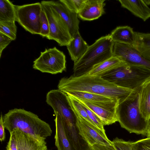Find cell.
Listing matches in <instances>:
<instances>
[{"label": "cell", "mask_w": 150, "mask_h": 150, "mask_svg": "<svg viewBox=\"0 0 150 150\" xmlns=\"http://www.w3.org/2000/svg\"><path fill=\"white\" fill-rule=\"evenodd\" d=\"M58 89L65 93L71 91L88 92L122 100L135 90L118 86L102 78L85 74L80 76L64 77L59 81Z\"/></svg>", "instance_id": "1"}, {"label": "cell", "mask_w": 150, "mask_h": 150, "mask_svg": "<svg viewBox=\"0 0 150 150\" xmlns=\"http://www.w3.org/2000/svg\"><path fill=\"white\" fill-rule=\"evenodd\" d=\"M4 125L11 133L18 129L35 138L45 140L51 136L52 131L49 124L40 119L34 113L23 109L9 110L3 116Z\"/></svg>", "instance_id": "2"}, {"label": "cell", "mask_w": 150, "mask_h": 150, "mask_svg": "<svg viewBox=\"0 0 150 150\" xmlns=\"http://www.w3.org/2000/svg\"><path fill=\"white\" fill-rule=\"evenodd\" d=\"M140 87L125 99L120 101L117 108L118 122L122 127L130 133L146 135L148 120L142 116L139 110Z\"/></svg>", "instance_id": "3"}, {"label": "cell", "mask_w": 150, "mask_h": 150, "mask_svg": "<svg viewBox=\"0 0 150 150\" xmlns=\"http://www.w3.org/2000/svg\"><path fill=\"white\" fill-rule=\"evenodd\" d=\"M114 42L110 35L103 36L89 46L82 57L73 67L74 77L87 74L94 66L112 57Z\"/></svg>", "instance_id": "4"}, {"label": "cell", "mask_w": 150, "mask_h": 150, "mask_svg": "<svg viewBox=\"0 0 150 150\" xmlns=\"http://www.w3.org/2000/svg\"><path fill=\"white\" fill-rule=\"evenodd\" d=\"M100 76L119 86L134 90L140 87L150 78V68L127 63Z\"/></svg>", "instance_id": "5"}, {"label": "cell", "mask_w": 150, "mask_h": 150, "mask_svg": "<svg viewBox=\"0 0 150 150\" xmlns=\"http://www.w3.org/2000/svg\"><path fill=\"white\" fill-rule=\"evenodd\" d=\"M41 3L49 23V34L46 38L55 40L61 46H67L72 39L67 25L47 1H43Z\"/></svg>", "instance_id": "6"}, {"label": "cell", "mask_w": 150, "mask_h": 150, "mask_svg": "<svg viewBox=\"0 0 150 150\" xmlns=\"http://www.w3.org/2000/svg\"><path fill=\"white\" fill-rule=\"evenodd\" d=\"M33 68L52 74L61 73L66 70L65 56L56 47L46 49L34 61Z\"/></svg>", "instance_id": "7"}, {"label": "cell", "mask_w": 150, "mask_h": 150, "mask_svg": "<svg viewBox=\"0 0 150 150\" xmlns=\"http://www.w3.org/2000/svg\"><path fill=\"white\" fill-rule=\"evenodd\" d=\"M16 21L26 31L32 34L39 35L41 29V3L15 5Z\"/></svg>", "instance_id": "8"}, {"label": "cell", "mask_w": 150, "mask_h": 150, "mask_svg": "<svg viewBox=\"0 0 150 150\" xmlns=\"http://www.w3.org/2000/svg\"><path fill=\"white\" fill-rule=\"evenodd\" d=\"M46 102L65 123L76 122V117L72 109L67 94L58 89L52 90L48 92Z\"/></svg>", "instance_id": "9"}, {"label": "cell", "mask_w": 150, "mask_h": 150, "mask_svg": "<svg viewBox=\"0 0 150 150\" xmlns=\"http://www.w3.org/2000/svg\"><path fill=\"white\" fill-rule=\"evenodd\" d=\"M76 98L96 114L102 121L104 125H111L118 122L116 111L119 100L108 102L93 103Z\"/></svg>", "instance_id": "10"}, {"label": "cell", "mask_w": 150, "mask_h": 150, "mask_svg": "<svg viewBox=\"0 0 150 150\" xmlns=\"http://www.w3.org/2000/svg\"><path fill=\"white\" fill-rule=\"evenodd\" d=\"M112 56L129 64L142 65L150 68V62L134 48L127 44L114 42Z\"/></svg>", "instance_id": "11"}, {"label": "cell", "mask_w": 150, "mask_h": 150, "mask_svg": "<svg viewBox=\"0 0 150 150\" xmlns=\"http://www.w3.org/2000/svg\"><path fill=\"white\" fill-rule=\"evenodd\" d=\"M76 117V124L80 135L89 146L98 144L104 146L112 145V142L106 135L102 134L93 129L84 123L73 110Z\"/></svg>", "instance_id": "12"}, {"label": "cell", "mask_w": 150, "mask_h": 150, "mask_svg": "<svg viewBox=\"0 0 150 150\" xmlns=\"http://www.w3.org/2000/svg\"><path fill=\"white\" fill-rule=\"evenodd\" d=\"M47 1L66 23L72 37L79 31V21L78 14L69 9L61 0Z\"/></svg>", "instance_id": "13"}, {"label": "cell", "mask_w": 150, "mask_h": 150, "mask_svg": "<svg viewBox=\"0 0 150 150\" xmlns=\"http://www.w3.org/2000/svg\"><path fill=\"white\" fill-rule=\"evenodd\" d=\"M14 130L18 150H47L45 140L37 139L20 129Z\"/></svg>", "instance_id": "14"}, {"label": "cell", "mask_w": 150, "mask_h": 150, "mask_svg": "<svg viewBox=\"0 0 150 150\" xmlns=\"http://www.w3.org/2000/svg\"><path fill=\"white\" fill-rule=\"evenodd\" d=\"M105 0H87L78 13V17L84 21L96 19L105 13Z\"/></svg>", "instance_id": "15"}, {"label": "cell", "mask_w": 150, "mask_h": 150, "mask_svg": "<svg viewBox=\"0 0 150 150\" xmlns=\"http://www.w3.org/2000/svg\"><path fill=\"white\" fill-rule=\"evenodd\" d=\"M55 144L57 150H76L69 139L60 116L55 114Z\"/></svg>", "instance_id": "16"}, {"label": "cell", "mask_w": 150, "mask_h": 150, "mask_svg": "<svg viewBox=\"0 0 150 150\" xmlns=\"http://www.w3.org/2000/svg\"><path fill=\"white\" fill-rule=\"evenodd\" d=\"M121 6L146 21L150 18V8L144 0H119Z\"/></svg>", "instance_id": "17"}, {"label": "cell", "mask_w": 150, "mask_h": 150, "mask_svg": "<svg viewBox=\"0 0 150 150\" xmlns=\"http://www.w3.org/2000/svg\"><path fill=\"white\" fill-rule=\"evenodd\" d=\"M89 46L82 38L79 31L73 35L72 40L67 47L74 63L77 62L82 57Z\"/></svg>", "instance_id": "18"}, {"label": "cell", "mask_w": 150, "mask_h": 150, "mask_svg": "<svg viewBox=\"0 0 150 150\" xmlns=\"http://www.w3.org/2000/svg\"><path fill=\"white\" fill-rule=\"evenodd\" d=\"M110 35L114 42L126 44L132 46L135 41V32L132 28L128 25L118 26Z\"/></svg>", "instance_id": "19"}, {"label": "cell", "mask_w": 150, "mask_h": 150, "mask_svg": "<svg viewBox=\"0 0 150 150\" xmlns=\"http://www.w3.org/2000/svg\"><path fill=\"white\" fill-rule=\"evenodd\" d=\"M139 104V110L142 116L148 120L150 117V78L140 87Z\"/></svg>", "instance_id": "20"}, {"label": "cell", "mask_w": 150, "mask_h": 150, "mask_svg": "<svg viewBox=\"0 0 150 150\" xmlns=\"http://www.w3.org/2000/svg\"><path fill=\"white\" fill-rule=\"evenodd\" d=\"M127 63L117 57L112 56L94 66L86 74L100 76L105 72Z\"/></svg>", "instance_id": "21"}, {"label": "cell", "mask_w": 150, "mask_h": 150, "mask_svg": "<svg viewBox=\"0 0 150 150\" xmlns=\"http://www.w3.org/2000/svg\"><path fill=\"white\" fill-rule=\"evenodd\" d=\"M135 40L132 46L150 62V33L135 32Z\"/></svg>", "instance_id": "22"}, {"label": "cell", "mask_w": 150, "mask_h": 150, "mask_svg": "<svg viewBox=\"0 0 150 150\" xmlns=\"http://www.w3.org/2000/svg\"><path fill=\"white\" fill-rule=\"evenodd\" d=\"M67 95L68 99L72 109L76 113L82 121L97 132L104 135H106L105 133L103 132L98 128L90 118L80 103L74 97L70 95Z\"/></svg>", "instance_id": "23"}, {"label": "cell", "mask_w": 150, "mask_h": 150, "mask_svg": "<svg viewBox=\"0 0 150 150\" xmlns=\"http://www.w3.org/2000/svg\"><path fill=\"white\" fill-rule=\"evenodd\" d=\"M65 93L75 98L93 103L110 102L118 99H114L103 95L84 91H71Z\"/></svg>", "instance_id": "24"}, {"label": "cell", "mask_w": 150, "mask_h": 150, "mask_svg": "<svg viewBox=\"0 0 150 150\" xmlns=\"http://www.w3.org/2000/svg\"><path fill=\"white\" fill-rule=\"evenodd\" d=\"M15 5L8 0H0V21H16Z\"/></svg>", "instance_id": "25"}, {"label": "cell", "mask_w": 150, "mask_h": 150, "mask_svg": "<svg viewBox=\"0 0 150 150\" xmlns=\"http://www.w3.org/2000/svg\"><path fill=\"white\" fill-rule=\"evenodd\" d=\"M0 32L4 34L13 40L16 38L17 26L15 22L0 21Z\"/></svg>", "instance_id": "26"}, {"label": "cell", "mask_w": 150, "mask_h": 150, "mask_svg": "<svg viewBox=\"0 0 150 150\" xmlns=\"http://www.w3.org/2000/svg\"><path fill=\"white\" fill-rule=\"evenodd\" d=\"M70 10L78 14L87 0H61Z\"/></svg>", "instance_id": "27"}, {"label": "cell", "mask_w": 150, "mask_h": 150, "mask_svg": "<svg viewBox=\"0 0 150 150\" xmlns=\"http://www.w3.org/2000/svg\"><path fill=\"white\" fill-rule=\"evenodd\" d=\"M40 23L41 29L39 35L46 38L49 34V26L48 20L42 6L40 14Z\"/></svg>", "instance_id": "28"}, {"label": "cell", "mask_w": 150, "mask_h": 150, "mask_svg": "<svg viewBox=\"0 0 150 150\" xmlns=\"http://www.w3.org/2000/svg\"><path fill=\"white\" fill-rule=\"evenodd\" d=\"M80 103L90 118L93 121L97 127L103 132H105V131L104 128V125L101 119L87 106L81 103Z\"/></svg>", "instance_id": "29"}, {"label": "cell", "mask_w": 150, "mask_h": 150, "mask_svg": "<svg viewBox=\"0 0 150 150\" xmlns=\"http://www.w3.org/2000/svg\"><path fill=\"white\" fill-rule=\"evenodd\" d=\"M132 150H150V137L132 142Z\"/></svg>", "instance_id": "30"}, {"label": "cell", "mask_w": 150, "mask_h": 150, "mask_svg": "<svg viewBox=\"0 0 150 150\" xmlns=\"http://www.w3.org/2000/svg\"><path fill=\"white\" fill-rule=\"evenodd\" d=\"M112 145L117 150H132V142L126 141L116 137L112 140Z\"/></svg>", "instance_id": "31"}, {"label": "cell", "mask_w": 150, "mask_h": 150, "mask_svg": "<svg viewBox=\"0 0 150 150\" xmlns=\"http://www.w3.org/2000/svg\"><path fill=\"white\" fill-rule=\"evenodd\" d=\"M13 40L8 36L0 32V57L4 50Z\"/></svg>", "instance_id": "32"}, {"label": "cell", "mask_w": 150, "mask_h": 150, "mask_svg": "<svg viewBox=\"0 0 150 150\" xmlns=\"http://www.w3.org/2000/svg\"><path fill=\"white\" fill-rule=\"evenodd\" d=\"M10 134V137L6 147V150H18L15 132L13 130Z\"/></svg>", "instance_id": "33"}, {"label": "cell", "mask_w": 150, "mask_h": 150, "mask_svg": "<svg viewBox=\"0 0 150 150\" xmlns=\"http://www.w3.org/2000/svg\"><path fill=\"white\" fill-rule=\"evenodd\" d=\"M3 116L1 113L0 119V141L1 142L4 141L6 138L5 128L4 125Z\"/></svg>", "instance_id": "34"}, {"label": "cell", "mask_w": 150, "mask_h": 150, "mask_svg": "<svg viewBox=\"0 0 150 150\" xmlns=\"http://www.w3.org/2000/svg\"><path fill=\"white\" fill-rule=\"evenodd\" d=\"M144 1L148 6L150 5V0H144Z\"/></svg>", "instance_id": "35"}, {"label": "cell", "mask_w": 150, "mask_h": 150, "mask_svg": "<svg viewBox=\"0 0 150 150\" xmlns=\"http://www.w3.org/2000/svg\"><path fill=\"white\" fill-rule=\"evenodd\" d=\"M146 135L147 137H150V128L148 129Z\"/></svg>", "instance_id": "36"}, {"label": "cell", "mask_w": 150, "mask_h": 150, "mask_svg": "<svg viewBox=\"0 0 150 150\" xmlns=\"http://www.w3.org/2000/svg\"><path fill=\"white\" fill-rule=\"evenodd\" d=\"M148 128L149 129V128H150V117L148 120Z\"/></svg>", "instance_id": "37"}, {"label": "cell", "mask_w": 150, "mask_h": 150, "mask_svg": "<svg viewBox=\"0 0 150 150\" xmlns=\"http://www.w3.org/2000/svg\"><path fill=\"white\" fill-rule=\"evenodd\" d=\"M88 150H91L89 149Z\"/></svg>", "instance_id": "38"}]
</instances>
